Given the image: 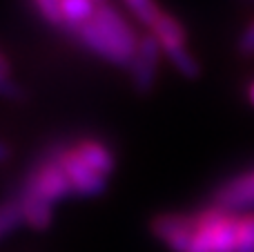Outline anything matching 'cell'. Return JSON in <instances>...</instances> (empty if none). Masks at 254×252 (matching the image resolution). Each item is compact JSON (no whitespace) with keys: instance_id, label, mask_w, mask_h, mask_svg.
<instances>
[{"instance_id":"obj_1","label":"cell","mask_w":254,"mask_h":252,"mask_svg":"<svg viewBox=\"0 0 254 252\" xmlns=\"http://www.w3.org/2000/svg\"><path fill=\"white\" fill-rule=\"evenodd\" d=\"M149 230L172 252H207L196 232V214H158Z\"/></svg>"},{"instance_id":"obj_2","label":"cell","mask_w":254,"mask_h":252,"mask_svg":"<svg viewBox=\"0 0 254 252\" xmlns=\"http://www.w3.org/2000/svg\"><path fill=\"white\" fill-rule=\"evenodd\" d=\"M237 223L239 217L212 205L196 214V232L207 252H234L237 250Z\"/></svg>"},{"instance_id":"obj_3","label":"cell","mask_w":254,"mask_h":252,"mask_svg":"<svg viewBox=\"0 0 254 252\" xmlns=\"http://www.w3.org/2000/svg\"><path fill=\"white\" fill-rule=\"evenodd\" d=\"M58 163H61L63 172L67 174L74 194L78 196H101L107 190V179L96 174L74 150L63 147V152L58 154Z\"/></svg>"},{"instance_id":"obj_4","label":"cell","mask_w":254,"mask_h":252,"mask_svg":"<svg viewBox=\"0 0 254 252\" xmlns=\"http://www.w3.org/2000/svg\"><path fill=\"white\" fill-rule=\"evenodd\" d=\"M92 25L96 27L101 34H105L119 49H123L129 58L136 56L140 38L134 34L129 22H127L112 4H101V7H96V11H94V16H92Z\"/></svg>"},{"instance_id":"obj_5","label":"cell","mask_w":254,"mask_h":252,"mask_svg":"<svg viewBox=\"0 0 254 252\" xmlns=\"http://www.w3.org/2000/svg\"><path fill=\"white\" fill-rule=\"evenodd\" d=\"M161 45L152 34H145L138 40V49L131 61V78H134L136 92L147 94L156 85V74H158V61H161Z\"/></svg>"},{"instance_id":"obj_6","label":"cell","mask_w":254,"mask_h":252,"mask_svg":"<svg viewBox=\"0 0 254 252\" xmlns=\"http://www.w3.org/2000/svg\"><path fill=\"white\" fill-rule=\"evenodd\" d=\"M214 205L228 212H241L254 208V170L225 181L214 192Z\"/></svg>"},{"instance_id":"obj_7","label":"cell","mask_w":254,"mask_h":252,"mask_svg":"<svg viewBox=\"0 0 254 252\" xmlns=\"http://www.w3.org/2000/svg\"><path fill=\"white\" fill-rule=\"evenodd\" d=\"M74 34L78 36L80 43H83L87 49H92L96 56H101V58H105V61L114 63L116 67H131V61H134V58H129L123 49L116 47V45L112 43L105 34H101V31L92 25V20H89L87 25L78 27Z\"/></svg>"},{"instance_id":"obj_8","label":"cell","mask_w":254,"mask_h":252,"mask_svg":"<svg viewBox=\"0 0 254 252\" xmlns=\"http://www.w3.org/2000/svg\"><path fill=\"white\" fill-rule=\"evenodd\" d=\"M16 201L22 210V219H25V223L29 228H34V230H47V228L52 226L54 205L47 203L45 199H40L31 188L20 186V192H18Z\"/></svg>"},{"instance_id":"obj_9","label":"cell","mask_w":254,"mask_h":252,"mask_svg":"<svg viewBox=\"0 0 254 252\" xmlns=\"http://www.w3.org/2000/svg\"><path fill=\"white\" fill-rule=\"evenodd\" d=\"M74 152L94 170V172L101 174V177L107 179V174L114 172V165H116L114 154H112L103 143L92 141V138H85V141H80L78 145L74 147Z\"/></svg>"},{"instance_id":"obj_10","label":"cell","mask_w":254,"mask_h":252,"mask_svg":"<svg viewBox=\"0 0 254 252\" xmlns=\"http://www.w3.org/2000/svg\"><path fill=\"white\" fill-rule=\"evenodd\" d=\"M149 34L158 40L163 52L174 49V47H185V43H188V34H185L183 25L165 11H161V16L156 18V22L149 27Z\"/></svg>"},{"instance_id":"obj_11","label":"cell","mask_w":254,"mask_h":252,"mask_svg":"<svg viewBox=\"0 0 254 252\" xmlns=\"http://www.w3.org/2000/svg\"><path fill=\"white\" fill-rule=\"evenodd\" d=\"M61 11H63L65 27L76 31L78 27L87 25L92 20L94 11H96V4L92 0H61Z\"/></svg>"},{"instance_id":"obj_12","label":"cell","mask_w":254,"mask_h":252,"mask_svg":"<svg viewBox=\"0 0 254 252\" xmlns=\"http://www.w3.org/2000/svg\"><path fill=\"white\" fill-rule=\"evenodd\" d=\"M163 54L172 61V65L179 69V74H183L185 78H198L201 65H198L196 58L188 52V47H174V49H167V52H163Z\"/></svg>"},{"instance_id":"obj_13","label":"cell","mask_w":254,"mask_h":252,"mask_svg":"<svg viewBox=\"0 0 254 252\" xmlns=\"http://www.w3.org/2000/svg\"><path fill=\"white\" fill-rule=\"evenodd\" d=\"M25 219H22V210L18 205L16 199L4 201L0 203V239H4L7 235H11L18 226H22Z\"/></svg>"},{"instance_id":"obj_14","label":"cell","mask_w":254,"mask_h":252,"mask_svg":"<svg viewBox=\"0 0 254 252\" xmlns=\"http://www.w3.org/2000/svg\"><path fill=\"white\" fill-rule=\"evenodd\" d=\"M234 252H254V212L239 217V223H237V250Z\"/></svg>"},{"instance_id":"obj_15","label":"cell","mask_w":254,"mask_h":252,"mask_svg":"<svg viewBox=\"0 0 254 252\" xmlns=\"http://www.w3.org/2000/svg\"><path fill=\"white\" fill-rule=\"evenodd\" d=\"M125 4L129 7V11L147 27H152L154 22H156V18L161 16V9L156 7L154 0H125Z\"/></svg>"},{"instance_id":"obj_16","label":"cell","mask_w":254,"mask_h":252,"mask_svg":"<svg viewBox=\"0 0 254 252\" xmlns=\"http://www.w3.org/2000/svg\"><path fill=\"white\" fill-rule=\"evenodd\" d=\"M34 2H36V7H38L40 16H43L49 25L65 27L63 11H61V0H34Z\"/></svg>"},{"instance_id":"obj_17","label":"cell","mask_w":254,"mask_h":252,"mask_svg":"<svg viewBox=\"0 0 254 252\" xmlns=\"http://www.w3.org/2000/svg\"><path fill=\"white\" fill-rule=\"evenodd\" d=\"M237 47H239V54H241V56H254V20L248 22L246 29L241 31Z\"/></svg>"},{"instance_id":"obj_18","label":"cell","mask_w":254,"mask_h":252,"mask_svg":"<svg viewBox=\"0 0 254 252\" xmlns=\"http://www.w3.org/2000/svg\"><path fill=\"white\" fill-rule=\"evenodd\" d=\"M0 96L11 98V101H22V98H25V92H22L9 76L0 74Z\"/></svg>"},{"instance_id":"obj_19","label":"cell","mask_w":254,"mask_h":252,"mask_svg":"<svg viewBox=\"0 0 254 252\" xmlns=\"http://www.w3.org/2000/svg\"><path fill=\"white\" fill-rule=\"evenodd\" d=\"M11 156V147L7 145V143H2L0 141V163H4V161Z\"/></svg>"},{"instance_id":"obj_20","label":"cell","mask_w":254,"mask_h":252,"mask_svg":"<svg viewBox=\"0 0 254 252\" xmlns=\"http://www.w3.org/2000/svg\"><path fill=\"white\" fill-rule=\"evenodd\" d=\"M9 67H11V65H9L7 56H4V54H2V52H0V74L9 76V71H11V69H9Z\"/></svg>"},{"instance_id":"obj_21","label":"cell","mask_w":254,"mask_h":252,"mask_svg":"<svg viewBox=\"0 0 254 252\" xmlns=\"http://www.w3.org/2000/svg\"><path fill=\"white\" fill-rule=\"evenodd\" d=\"M248 96H250V103L254 105V83L250 85V89H248Z\"/></svg>"},{"instance_id":"obj_22","label":"cell","mask_w":254,"mask_h":252,"mask_svg":"<svg viewBox=\"0 0 254 252\" xmlns=\"http://www.w3.org/2000/svg\"><path fill=\"white\" fill-rule=\"evenodd\" d=\"M94 4H96V7H101V4H107V0H92Z\"/></svg>"}]
</instances>
